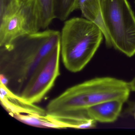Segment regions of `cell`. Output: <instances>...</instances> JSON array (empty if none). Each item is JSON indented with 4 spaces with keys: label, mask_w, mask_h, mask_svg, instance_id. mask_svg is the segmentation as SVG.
Here are the masks:
<instances>
[{
    "label": "cell",
    "mask_w": 135,
    "mask_h": 135,
    "mask_svg": "<svg viewBox=\"0 0 135 135\" xmlns=\"http://www.w3.org/2000/svg\"><path fill=\"white\" fill-rule=\"evenodd\" d=\"M77 9V0H54L55 19L66 20L72 12Z\"/></svg>",
    "instance_id": "obj_11"
},
{
    "label": "cell",
    "mask_w": 135,
    "mask_h": 135,
    "mask_svg": "<svg viewBox=\"0 0 135 135\" xmlns=\"http://www.w3.org/2000/svg\"><path fill=\"white\" fill-rule=\"evenodd\" d=\"M23 2L21 0H0V22L16 13Z\"/></svg>",
    "instance_id": "obj_14"
},
{
    "label": "cell",
    "mask_w": 135,
    "mask_h": 135,
    "mask_svg": "<svg viewBox=\"0 0 135 135\" xmlns=\"http://www.w3.org/2000/svg\"><path fill=\"white\" fill-rule=\"evenodd\" d=\"M129 84L131 91H135V77L129 82Z\"/></svg>",
    "instance_id": "obj_15"
},
{
    "label": "cell",
    "mask_w": 135,
    "mask_h": 135,
    "mask_svg": "<svg viewBox=\"0 0 135 135\" xmlns=\"http://www.w3.org/2000/svg\"><path fill=\"white\" fill-rule=\"evenodd\" d=\"M77 9H80L86 19L98 26L102 30L107 46H112L104 26L102 14L101 0H77Z\"/></svg>",
    "instance_id": "obj_10"
},
{
    "label": "cell",
    "mask_w": 135,
    "mask_h": 135,
    "mask_svg": "<svg viewBox=\"0 0 135 135\" xmlns=\"http://www.w3.org/2000/svg\"><path fill=\"white\" fill-rule=\"evenodd\" d=\"M1 102L4 108L13 116L17 114H34L45 116L46 110L30 103L12 91L1 83Z\"/></svg>",
    "instance_id": "obj_7"
},
{
    "label": "cell",
    "mask_w": 135,
    "mask_h": 135,
    "mask_svg": "<svg viewBox=\"0 0 135 135\" xmlns=\"http://www.w3.org/2000/svg\"><path fill=\"white\" fill-rule=\"evenodd\" d=\"M61 33L47 30L18 37L0 46L1 83L20 96L38 67L60 43Z\"/></svg>",
    "instance_id": "obj_1"
},
{
    "label": "cell",
    "mask_w": 135,
    "mask_h": 135,
    "mask_svg": "<svg viewBox=\"0 0 135 135\" xmlns=\"http://www.w3.org/2000/svg\"><path fill=\"white\" fill-rule=\"evenodd\" d=\"M124 102L110 100L101 103L86 109L88 115L97 122L111 123L115 121L122 110Z\"/></svg>",
    "instance_id": "obj_9"
},
{
    "label": "cell",
    "mask_w": 135,
    "mask_h": 135,
    "mask_svg": "<svg viewBox=\"0 0 135 135\" xmlns=\"http://www.w3.org/2000/svg\"><path fill=\"white\" fill-rule=\"evenodd\" d=\"M21 1H23V2H24V1H27V0H21Z\"/></svg>",
    "instance_id": "obj_17"
},
{
    "label": "cell",
    "mask_w": 135,
    "mask_h": 135,
    "mask_svg": "<svg viewBox=\"0 0 135 135\" xmlns=\"http://www.w3.org/2000/svg\"><path fill=\"white\" fill-rule=\"evenodd\" d=\"M20 121L31 126L42 128L57 129L56 125L45 116L34 114H17L13 116Z\"/></svg>",
    "instance_id": "obj_12"
},
{
    "label": "cell",
    "mask_w": 135,
    "mask_h": 135,
    "mask_svg": "<svg viewBox=\"0 0 135 135\" xmlns=\"http://www.w3.org/2000/svg\"><path fill=\"white\" fill-rule=\"evenodd\" d=\"M40 29L41 18L36 0L24 1L16 13L0 22V46L20 36L37 33Z\"/></svg>",
    "instance_id": "obj_6"
},
{
    "label": "cell",
    "mask_w": 135,
    "mask_h": 135,
    "mask_svg": "<svg viewBox=\"0 0 135 135\" xmlns=\"http://www.w3.org/2000/svg\"><path fill=\"white\" fill-rule=\"evenodd\" d=\"M129 83L110 77H97L71 87L52 99L46 107L48 114L86 109L110 100L127 101Z\"/></svg>",
    "instance_id": "obj_2"
},
{
    "label": "cell",
    "mask_w": 135,
    "mask_h": 135,
    "mask_svg": "<svg viewBox=\"0 0 135 135\" xmlns=\"http://www.w3.org/2000/svg\"><path fill=\"white\" fill-rule=\"evenodd\" d=\"M134 118H135V111H134Z\"/></svg>",
    "instance_id": "obj_18"
},
{
    "label": "cell",
    "mask_w": 135,
    "mask_h": 135,
    "mask_svg": "<svg viewBox=\"0 0 135 135\" xmlns=\"http://www.w3.org/2000/svg\"><path fill=\"white\" fill-rule=\"evenodd\" d=\"M46 117L57 129H92L96 127L97 122L88 115L86 109L47 113Z\"/></svg>",
    "instance_id": "obj_8"
},
{
    "label": "cell",
    "mask_w": 135,
    "mask_h": 135,
    "mask_svg": "<svg viewBox=\"0 0 135 135\" xmlns=\"http://www.w3.org/2000/svg\"><path fill=\"white\" fill-rule=\"evenodd\" d=\"M105 28L112 46L127 56L135 54V16L127 0H101Z\"/></svg>",
    "instance_id": "obj_4"
},
{
    "label": "cell",
    "mask_w": 135,
    "mask_h": 135,
    "mask_svg": "<svg viewBox=\"0 0 135 135\" xmlns=\"http://www.w3.org/2000/svg\"><path fill=\"white\" fill-rule=\"evenodd\" d=\"M130 111H133L134 112L135 111V103H133L130 106Z\"/></svg>",
    "instance_id": "obj_16"
},
{
    "label": "cell",
    "mask_w": 135,
    "mask_h": 135,
    "mask_svg": "<svg viewBox=\"0 0 135 135\" xmlns=\"http://www.w3.org/2000/svg\"><path fill=\"white\" fill-rule=\"evenodd\" d=\"M60 33L62 61L66 68L73 73L80 71L90 62L104 37L97 25L81 18L65 21Z\"/></svg>",
    "instance_id": "obj_3"
},
{
    "label": "cell",
    "mask_w": 135,
    "mask_h": 135,
    "mask_svg": "<svg viewBox=\"0 0 135 135\" xmlns=\"http://www.w3.org/2000/svg\"><path fill=\"white\" fill-rule=\"evenodd\" d=\"M39 9L42 29L47 28L54 18V0H36Z\"/></svg>",
    "instance_id": "obj_13"
},
{
    "label": "cell",
    "mask_w": 135,
    "mask_h": 135,
    "mask_svg": "<svg viewBox=\"0 0 135 135\" xmlns=\"http://www.w3.org/2000/svg\"><path fill=\"white\" fill-rule=\"evenodd\" d=\"M60 45L58 44L38 67L20 96L30 103L41 102L60 75Z\"/></svg>",
    "instance_id": "obj_5"
}]
</instances>
